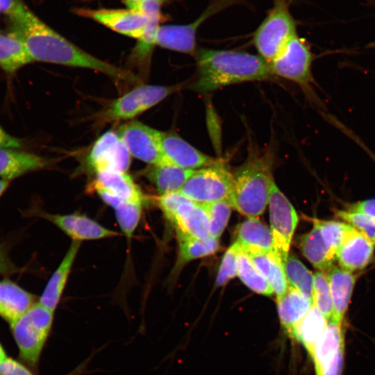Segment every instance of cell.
Wrapping results in <instances>:
<instances>
[{
	"mask_svg": "<svg viewBox=\"0 0 375 375\" xmlns=\"http://www.w3.org/2000/svg\"><path fill=\"white\" fill-rule=\"evenodd\" d=\"M8 17L9 31L24 43L33 62L87 68L131 83L138 77L91 55L53 29L22 1Z\"/></svg>",
	"mask_w": 375,
	"mask_h": 375,
	"instance_id": "1",
	"label": "cell"
},
{
	"mask_svg": "<svg viewBox=\"0 0 375 375\" xmlns=\"http://www.w3.org/2000/svg\"><path fill=\"white\" fill-rule=\"evenodd\" d=\"M194 57L197 75L189 88L199 93L243 82L265 81L273 76L268 62L248 52L198 48Z\"/></svg>",
	"mask_w": 375,
	"mask_h": 375,
	"instance_id": "2",
	"label": "cell"
},
{
	"mask_svg": "<svg viewBox=\"0 0 375 375\" xmlns=\"http://www.w3.org/2000/svg\"><path fill=\"white\" fill-rule=\"evenodd\" d=\"M274 157L269 149L249 148L246 160L233 173V189L229 202L247 217H258L265 211L274 183Z\"/></svg>",
	"mask_w": 375,
	"mask_h": 375,
	"instance_id": "3",
	"label": "cell"
},
{
	"mask_svg": "<svg viewBox=\"0 0 375 375\" xmlns=\"http://www.w3.org/2000/svg\"><path fill=\"white\" fill-rule=\"evenodd\" d=\"M53 312L38 301L10 325L21 360L35 368L51 332Z\"/></svg>",
	"mask_w": 375,
	"mask_h": 375,
	"instance_id": "4",
	"label": "cell"
},
{
	"mask_svg": "<svg viewBox=\"0 0 375 375\" xmlns=\"http://www.w3.org/2000/svg\"><path fill=\"white\" fill-rule=\"evenodd\" d=\"M297 34V22L287 0H274L272 8L255 31L252 42L258 55L271 62Z\"/></svg>",
	"mask_w": 375,
	"mask_h": 375,
	"instance_id": "5",
	"label": "cell"
},
{
	"mask_svg": "<svg viewBox=\"0 0 375 375\" xmlns=\"http://www.w3.org/2000/svg\"><path fill=\"white\" fill-rule=\"evenodd\" d=\"M233 189V173L217 160L210 166L195 170L178 192L196 203L204 204L230 201Z\"/></svg>",
	"mask_w": 375,
	"mask_h": 375,
	"instance_id": "6",
	"label": "cell"
},
{
	"mask_svg": "<svg viewBox=\"0 0 375 375\" xmlns=\"http://www.w3.org/2000/svg\"><path fill=\"white\" fill-rule=\"evenodd\" d=\"M313 55L308 44L298 35L269 62L272 75L297 84L308 95L313 94L312 64Z\"/></svg>",
	"mask_w": 375,
	"mask_h": 375,
	"instance_id": "7",
	"label": "cell"
},
{
	"mask_svg": "<svg viewBox=\"0 0 375 375\" xmlns=\"http://www.w3.org/2000/svg\"><path fill=\"white\" fill-rule=\"evenodd\" d=\"M181 84L138 85L113 101L100 115L102 122L133 119L178 91Z\"/></svg>",
	"mask_w": 375,
	"mask_h": 375,
	"instance_id": "8",
	"label": "cell"
},
{
	"mask_svg": "<svg viewBox=\"0 0 375 375\" xmlns=\"http://www.w3.org/2000/svg\"><path fill=\"white\" fill-rule=\"evenodd\" d=\"M268 204L273 252L284 264L289 255L290 243L298 223V215L275 182L271 188Z\"/></svg>",
	"mask_w": 375,
	"mask_h": 375,
	"instance_id": "9",
	"label": "cell"
},
{
	"mask_svg": "<svg viewBox=\"0 0 375 375\" xmlns=\"http://www.w3.org/2000/svg\"><path fill=\"white\" fill-rule=\"evenodd\" d=\"M116 132L131 157L149 165L167 162L161 148V131L131 120L121 125Z\"/></svg>",
	"mask_w": 375,
	"mask_h": 375,
	"instance_id": "10",
	"label": "cell"
},
{
	"mask_svg": "<svg viewBox=\"0 0 375 375\" xmlns=\"http://www.w3.org/2000/svg\"><path fill=\"white\" fill-rule=\"evenodd\" d=\"M152 12L145 14L128 7L112 9L78 8L73 10L76 15L92 19L117 33L136 40L144 33Z\"/></svg>",
	"mask_w": 375,
	"mask_h": 375,
	"instance_id": "11",
	"label": "cell"
},
{
	"mask_svg": "<svg viewBox=\"0 0 375 375\" xmlns=\"http://www.w3.org/2000/svg\"><path fill=\"white\" fill-rule=\"evenodd\" d=\"M316 375H342L344 360L342 322L333 319L317 342L312 354Z\"/></svg>",
	"mask_w": 375,
	"mask_h": 375,
	"instance_id": "12",
	"label": "cell"
},
{
	"mask_svg": "<svg viewBox=\"0 0 375 375\" xmlns=\"http://www.w3.org/2000/svg\"><path fill=\"white\" fill-rule=\"evenodd\" d=\"M25 216H35L45 219L58 226L73 241L99 240L119 235L85 215L73 213L55 215L38 208H31L23 212Z\"/></svg>",
	"mask_w": 375,
	"mask_h": 375,
	"instance_id": "13",
	"label": "cell"
},
{
	"mask_svg": "<svg viewBox=\"0 0 375 375\" xmlns=\"http://www.w3.org/2000/svg\"><path fill=\"white\" fill-rule=\"evenodd\" d=\"M131 158L117 132L108 131L94 143L86 160L96 174L105 171L126 172Z\"/></svg>",
	"mask_w": 375,
	"mask_h": 375,
	"instance_id": "14",
	"label": "cell"
},
{
	"mask_svg": "<svg viewBox=\"0 0 375 375\" xmlns=\"http://www.w3.org/2000/svg\"><path fill=\"white\" fill-rule=\"evenodd\" d=\"M161 148L166 161L181 168L197 170L215 163V159L190 144L174 132L160 134Z\"/></svg>",
	"mask_w": 375,
	"mask_h": 375,
	"instance_id": "15",
	"label": "cell"
},
{
	"mask_svg": "<svg viewBox=\"0 0 375 375\" xmlns=\"http://www.w3.org/2000/svg\"><path fill=\"white\" fill-rule=\"evenodd\" d=\"M177 235L197 239H206L210 235L209 219L201 204L186 197L169 221Z\"/></svg>",
	"mask_w": 375,
	"mask_h": 375,
	"instance_id": "16",
	"label": "cell"
},
{
	"mask_svg": "<svg viewBox=\"0 0 375 375\" xmlns=\"http://www.w3.org/2000/svg\"><path fill=\"white\" fill-rule=\"evenodd\" d=\"M374 244L367 235L355 229L336 252L340 267L351 272L365 268L372 259Z\"/></svg>",
	"mask_w": 375,
	"mask_h": 375,
	"instance_id": "17",
	"label": "cell"
},
{
	"mask_svg": "<svg viewBox=\"0 0 375 375\" xmlns=\"http://www.w3.org/2000/svg\"><path fill=\"white\" fill-rule=\"evenodd\" d=\"M48 159L15 149L0 148V178L11 181L28 173L47 168Z\"/></svg>",
	"mask_w": 375,
	"mask_h": 375,
	"instance_id": "18",
	"label": "cell"
},
{
	"mask_svg": "<svg viewBox=\"0 0 375 375\" xmlns=\"http://www.w3.org/2000/svg\"><path fill=\"white\" fill-rule=\"evenodd\" d=\"M38 301L37 297L11 280L0 281V316L10 326Z\"/></svg>",
	"mask_w": 375,
	"mask_h": 375,
	"instance_id": "19",
	"label": "cell"
},
{
	"mask_svg": "<svg viewBox=\"0 0 375 375\" xmlns=\"http://www.w3.org/2000/svg\"><path fill=\"white\" fill-rule=\"evenodd\" d=\"M81 242L73 241L62 261L49 278L38 299L44 307L54 312L59 303L68 280L73 263L80 249Z\"/></svg>",
	"mask_w": 375,
	"mask_h": 375,
	"instance_id": "20",
	"label": "cell"
},
{
	"mask_svg": "<svg viewBox=\"0 0 375 375\" xmlns=\"http://www.w3.org/2000/svg\"><path fill=\"white\" fill-rule=\"evenodd\" d=\"M235 242L247 254L273 251L270 228L257 217H248L238 226Z\"/></svg>",
	"mask_w": 375,
	"mask_h": 375,
	"instance_id": "21",
	"label": "cell"
},
{
	"mask_svg": "<svg viewBox=\"0 0 375 375\" xmlns=\"http://www.w3.org/2000/svg\"><path fill=\"white\" fill-rule=\"evenodd\" d=\"M326 275L333 306V315L331 319L342 322L353 292L356 276L353 272L333 265Z\"/></svg>",
	"mask_w": 375,
	"mask_h": 375,
	"instance_id": "22",
	"label": "cell"
},
{
	"mask_svg": "<svg viewBox=\"0 0 375 375\" xmlns=\"http://www.w3.org/2000/svg\"><path fill=\"white\" fill-rule=\"evenodd\" d=\"M194 172L165 162L149 165L143 171V175L162 195L178 192Z\"/></svg>",
	"mask_w": 375,
	"mask_h": 375,
	"instance_id": "23",
	"label": "cell"
},
{
	"mask_svg": "<svg viewBox=\"0 0 375 375\" xmlns=\"http://www.w3.org/2000/svg\"><path fill=\"white\" fill-rule=\"evenodd\" d=\"M164 19L161 10L152 12L148 25L142 35L137 39L136 44L131 52L128 60L140 72H147L154 49L157 46L158 28Z\"/></svg>",
	"mask_w": 375,
	"mask_h": 375,
	"instance_id": "24",
	"label": "cell"
},
{
	"mask_svg": "<svg viewBox=\"0 0 375 375\" xmlns=\"http://www.w3.org/2000/svg\"><path fill=\"white\" fill-rule=\"evenodd\" d=\"M276 303L281 324L289 333L313 306V301L288 286L286 292L276 298Z\"/></svg>",
	"mask_w": 375,
	"mask_h": 375,
	"instance_id": "25",
	"label": "cell"
},
{
	"mask_svg": "<svg viewBox=\"0 0 375 375\" xmlns=\"http://www.w3.org/2000/svg\"><path fill=\"white\" fill-rule=\"evenodd\" d=\"M33 62L24 43L14 33H0V69L12 75Z\"/></svg>",
	"mask_w": 375,
	"mask_h": 375,
	"instance_id": "26",
	"label": "cell"
},
{
	"mask_svg": "<svg viewBox=\"0 0 375 375\" xmlns=\"http://www.w3.org/2000/svg\"><path fill=\"white\" fill-rule=\"evenodd\" d=\"M299 246L304 257L321 272H328L333 266L336 253L324 242L315 223L312 228L302 236Z\"/></svg>",
	"mask_w": 375,
	"mask_h": 375,
	"instance_id": "27",
	"label": "cell"
},
{
	"mask_svg": "<svg viewBox=\"0 0 375 375\" xmlns=\"http://www.w3.org/2000/svg\"><path fill=\"white\" fill-rule=\"evenodd\" d=\"M96 174L90 188H102L124 201L143 202L144 197L141 190L126 172L105 171Z\"/></svg>",
	"mask_w": 375,
	"mask_h": 375,
	"instance_id": "28",
	"label": "cell"
},
{
	"mask_svg": "<svg viewBox=\"0 0 375 375\" xmlns=\"http://www.w3.org/2000/svg\"><path fill=\"white\" fill-rule=\"evenodd\" d=\"M328 321L313 305L288 334L300 342L310 356Z\"/></svg>",
	"mask_w": 375,
	"mask_h": 375,
	"instance_id": "29",
	"label": "cell"
},
{
	"mask_svg": "<svg viewBox=\"0 0 375 375\" xmlns=\"http://www.w3.org/2000/svg\"><path fill=\"white\" fill-rule=\"evenodd\" d=\"M248 255L271 285L276 298L281 297L288 288L283 261L273 251Z\"/></svg>",
	"mask_w": 375,
	"mask_h": 375,
	"instance_id": "30",
	"label": "cell"
},
{
	"mask_svg": "<svg viewBox=\"0 0 375 375\" xmlns=\"http://www.w3.org/2000/svg\"><path fill=\"white\" fill-rule=\"evenodd\" d=\"M244 0H210L202 13L193 22L187 24H177L176 31L181 40L188 47L197 48V33L200 26L208 18L224 10L241 3Z\"/></svg>",
	"mask_w": 375,
	"mask_h": 375,
	"instance_id": "31",
	"label": "cell"
},
{
	"mask_svg": "<svg viewBox=\"0 0 375 375\" xmlns=\"http://www.w3.org/2000/svg\"><path fill=\"white\" fill-rule=\"evenodd\" d=\"M178 240V256L177 266L216 253L219 249V239L209 237L197 239L177 235Z\"/></svg>",
	"mask_w": 375,
	"mask_h": 375,
	"instance_id": "32",
	"label": "cell"
},
{
	"mask_svg": "<svg viewBox=\"0 0 375 375\" xmlns=\"http://www.w3.org/2000/svg\"><path fill=\"white\" fill-rule=\"evenodd\" d=\"M284 271L288 286L312 299L314 275L294 254L289 253Z\"/></svg>",
	"mask_w": 375,
	"mask_h": 375,
	"instance_id": "33",
	"label": "cell"
},
{
	"mask_svg": "<svg viewBox=\"0 0 375 375\" xmlns=\"http://www.w3.org/2000/svg\"><path fill=\"white\" fill-rule=\"evenodd\" d=\"M238 276L253 292L271 296L274 291L265 278L256 268L249 256L240 250L237 258Z\"/></svg>",
	"mask_w": 375,
	"mask_h": 375,
	"instance_id": "34",
	"label": "cell"
},
{
	"mask_svg": "<svg viewBox=\"0 0 375 375\" xmlns=\"http://www.w3.org/2000/svg\"><path fill=\"white\" fill-rule=\"evenodd\" d=\"M206 212L210 224V235L219 239L224 232L233 208L228 200L201 204Z\"/></svg>",
	"mask_w": 375,
	"mask_h": 375,
	"instance_id": "35",
	"label": "cell"
},
{
	"mask_svg": "<svg viewBox=\"0 0 375 375\" xmlns=\"http://www.w3.org/2000/svg\"><path fill=\"white\" fill-rule=\"evenodd\" d=\"M313 223L319 227L324 242L335 253L345 239L355 230L347 223L338 221L314 219Z\"/></svg>",
	"mask_w": 375,
	"mask_h": 375,
	"instance_id": "36",
	"label": "cell"
},
{
	"mask_svg": "<svg viewBox=\"0 0 375 375\" xmlns=\"http://www.w3.org/2000/svg\"><path fill=\"white\" fill-rule=\"evenodd\" d=\"M313 275V305L330 320L333 315V306L327 275L321 271Z\"/></svg>",
	"mask_w": 375,
	"mask_h": 375,
	"instance_id": "37",
	"label": "cell"
},
{
	"mask_svg": "<svg viewBox=\"0 0 375 375\" xmlns=\"http://www.w3.org/2000/svg\"><path fill=\"white\" fill-rule=\"evenodd\" d=\"M142 201H124L115 208L119 226L130 238L137 228L142 215Z\"/></svg>",
	"mask_w": 375,
	"mask_h": 375,
	"instance_id": "38",
	"label": "cell"
},
{
	"mask_svg": "<svg viewBox=\"0 0 375 375\" xmlns=\"http://www.w3.org/2000/svg\"><path fill=\"white\" fill-rule=\"evenodd\" d=\"M336 215L372 241L375 239V217L351 210H339Z\"/></svg>",
	"mask_w": 375,
	"mask_h": 375,
	"instance_id": "39",
	"label": "cell"
},
{
	"mask_svg": "<svg viewBox=\"0 0 375 375\" xmlns=\"http://www.w3.org/2000/svg\"><path fill=\"white\" fill-rule=\"evenodd\" d=\"M239 251L238 244L234 242L225 252L215 281L217 286H223L238 276L237 258Z\"/></svg>",
	"mask_w": 375,
	"mask_h": 375,
	"instance_id": "40",
	"label": "cell"
},
{
	"mask_svg": "<svg viewBox=\"0 0 375 375\" xmlns=\"http://www.w3.org/2000/svg\"><path fill=\"white\" fill-rule=\"evenodd\" d=\"M0 375H34L20 362L11 358H6L0 362Z\"/></svg>",
	"mask_w": 375,
	"mask_h": 375,
	"instance_id": "41",
	"label": "cell"
},
{
	"mask_svg": "<svg viewBox=\"0 0 375 375\" xmlns=\"http://www.w3.org/2000/svg\"><path fill=\"white\" fill-rule=\"evenodd\" d=\"M22 269L17 266L10 259L8 247L0 243V274L8 276L12 274H19L22 272Z\"/></svg>",
	"mask_w": 375,
	"mask_h": 375,
	"instance_id": "42",
	"label": "cell"
},
{
	"mask_svg": "<svg viewBox=\"0 0 375 375\" xmlns=\"http://www.w3.org/2000/svg\"><path fill=\"white\" fill-rule=\"evenodd\" d=\"M23 144L21 139L9 134L0 125V148L20 149Z\"/></svg>",
	"mask_w": 375,
	"mask_h": 375,
	"instance_id": "43",
	"label": "cell"
},
{
	"mask_svg": "<svg viewBox=\"0 0 375 375\" xmlns=\"http://www.w3.org/2000/svg\"><path fill=\"white\" fill-rule=\"evenodd\" d=\"M90 189L96 192L104 203L114 209L123 202L126 201L106 189L99 187L92 188Z\"/></svg>",
	"mask_w": 375,
	"mask_h": 375,
	"instance_id": "44",
	"label": "cell"
},
{
	"mask_svg": "<svg viewBox=\"0 0 375 375\" xmlns=\"http://www.w3.org/2000/svg\"><path fill=\"white\" fill-rule=\"evenodd\" d=\"M348 210L375 217V199H367L352 204Z\"/></svg>",
	"mask_w": 375,
	"mask_h": 375,
	"instance_id": "45",
	"label": "cell"
},
{
	"mask_svg": "<svg viewBox=\"0 0 375 375\" xmlns=\"http://www.w3.org/2000/svg\"><path fill=\"white\" fill-rule=\"evenodd\" d=\"M21 2V0H0V12L8 16Z\"/></svg>",
	"mask_w": 375,
	"mask_h": 375,
	"instance_id": "46",
	"label": "cell"
},
{
	"mask_svg": "<svg viewBox=\"0 0 375 375\" xmlns=\"http://www.w3.org/2000/svg\"><path fill=\"white\" fill-rule=\"evenodd\" d=\"M128 8H131L133 6L149 0H121ZM160 1L162 5L172 1V0H156Z\"/></svg>",
	"mask_w": 375,
	"mask_h": 375,
	"instance_id": "47",
	"label": "cell"
},
{
	"mask_svg": "<svg viewBox=\"0 0 375 375\" xmlns=\"http://www.w3.org/2000/svg\"><path fill=\"white\" fill-rule=\"evenodd\" d=\"M10 183V181L0 179V197L5 192Z\"/></svg>",
	"mask_w": 375,
	"mask_h": 375,
	"instance_id": "48",
	"label": "cell"
},
{
	"mask_svg": "<svg viewBox=\"0 0 375 375\" xmlns=\"http://www.w3.org/2000/svg\"><path fill=\"white\" fill-rule=\"evenodd\" d=\"M6 358H7V355L6 353V351H5L4 349H3V347L0 344V362H1Z\"/></svg>",
	"mask_w": 375,
	"mask_h": 375,
	"instance_id": "49",
	"label": "cell"
},
{
	"mask_svg": "<svg viewBox=\"0 0 375 375\" xmlns=\"http://www.w3.org/2000/svg\"><path fill=\"white\" fill-rule=\"evenodd\" d=\"M372 157H373V158H374V160H375V155H373V156H372Z\"/></svg>",
	"mask_w": 375,
	"mask_h": 375,
	"instance_id": "50",
	"label": "cell"
},
{
	"mask_svg": "<svg viewBox=\"0 0 375 375\" xmlns=\"http://www.w3.org/2000/svg\"><path fill=\"white\" fill-rule=\"evenodd\" d=\"M373 242H374V244H375V239H374V240H373Z\"/></svg>",
	"mask_w": 375,
	"mask_h": 375,
	"instance_id": "51",
	"label": "cell"
}]
</instances>
